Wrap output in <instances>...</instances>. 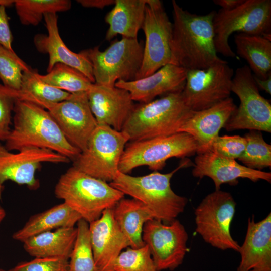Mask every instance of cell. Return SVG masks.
Here are the masks:
<instances>
[{
  "label": "cell",
  "instance_id": "1",
  "mask_svg": "<svg viewBox=\"0 0 271 271\" xmlns=\"http://www.w3.org/2000/svg\"><path fill=\"white\" fill-rule=\"evenodd\" d=\"M172 5L170 63L189 70L206 69L224 61L218 56L214 44L216 12L198 15L183 9L174 0Z\"/></svg>",
  "mask_w": 271,
  "mask_h": 271
},
{
  "label": "cell",
  "instance_id": "2",
  "mask_svg": "<svg viewBox=\"0 0 271 271\" xmlns=\"http://www.w3.org/2000/svg\"><path fill=\"white\" fill-rule=\"evenodd\" d=\"M12 123L13 128L5 141V146L10 151L48 149L72 161L80 153L67 140L50 113L35 103L17 99Z\"/></svg>",
  "mask_w": 271,
  "mask_h": 271
},
{
  "label": "cell",
  "instance_id": "3",
  "mask_svg": "<svg viewBox=\"0 0 271 271\" xmlns=\"http://www.w3.org/2000/svg\"><path fill=\"white\" fill-rule=\"evenodd\" d=\"M188 159L169 173L154 171L141 176H132L119 172L109 183L113 188L144 203L154 219L170 222L184 211L187 203L184 197L176 194L171 187V179L179 169L193 166Z\"/></svg>",
  "mask_w": 271,
  "mask_h": 271
},
{
  "label": "cell",
  "instance_id": "4",
  "mask_svg": "<svg viewBox=\"0 0 271 271\" xmlns=\"http://www.w3.org/2000/svg\"><path fill=\"white\" fill-rule=\"evenodd\" d=\"M54 194L90 223L113 208L124 194L107 182L69 168L58 179Z\"/></svg>",
  "mask_w": 271,
  "mask_h": 271
},
{
  "label": "cell",
  "instance_id": "5",
  "mask_svg": "<svg viewBox=\"0 0 271 271\" xmlns=\"http://www.w3.org/2000/svg\"><path fill=\"white\" fill-rule=\"evenodd\" d=\"M182 91L169 94L146 103L135 105L122 131L130 142L178 132L191 116Z\"/></svg>",
  "mask_w": 271,
  "mask_h": 271
},
{
  "label": "cell",
  "instance_id": "6",
  "mask_svg": "<svg viewBox=\"0 0 271 271\" xmlns=\"http://www.w3.org/2000/svg\"><path fill=\"white\" fill-rule=\"evenodd\" d=\"M213 24L217 53L235 58L229 44L233 33L260 35L271 41V1L245 0L234 9H220L215 12Z\"/></svg>",
  "mask_w": 271,
  "mask_h": 271
},
{
  "label": "cell",
  "instance_id": "7",
  "mask_svg": "<svg viewBox=\"0 0 271 271\" xmlns=\"http://www.w3.org/2000/svg\"><path fill=\"white\" fill-rule=\"evenodd\" d=\"M144 45L138 38L122 37L104 51L99 46L80 52L91 64L95 83L115 86L119 80L136 79L142 66Z\"/></svg>",
  "mask_w": 271,
  "mask_h": 271
},
{
  "label": "cell",
  "instance_id": "8",
  "mask_svg": "<svg viewBox=\"0 0 271 271\" xmlns=\"http://www.w3.org/2000/svg\"><path fill=\"white\" fill-rule=\"evenodd\" d=\"M198 145L185 132H177L138 141L126 145L119 165V172L128 174L134 169L147 166L154 171L162 170L173 157L184 158L197 153Z\"/></svg>",
  "mask_w": 271,
  "mask_h": 271
},
{
  "label": "cell",
  "instance_id": "9",
  "mask_svg": "<svg viewBox=\"0 0 271 271\" xmlns=\"http://www.w3.org/2000/svg\"><path fill=\"white\" fill-rule=\"evenodd\" d=\"M128 141L129 138L125 132L98 125L86 149L73 161V166L92 177L111 182L119 172V162Z\"/></svg>",
  "mask_w": 271,
  "mask_h": 271
},
{
  "label": "cell",
  "instance_id": "10",
  "mask_svg": "<svg viewBox=\"0 0 271 271\" xmlns=\"http://www.w3.org/2000/svg\"><path fill=\"white\" fill-rule=\"evenodd\" d=\"M231 92L239 98L236 107L224 128L271 132V104L261 95L248 65L238 68L232 79Z\"/></svg>",
  "mask_w": 271,
  "mask_h": 271
},
{
  "label": "cell",
  "instance_id": "11",
  "mask_svg": "<svg viewBox=\"0 0 271 271\" xmlns=\"http://www.w3.org/2000/svg\"><path fill=\"white\" fill-rule=\"evenodd\" d=\"M236 205L228 192L220 189L207 195L195 211L197 233L215 248L238 252L240 245L230 233Z\"/></svg>",
  "mask_w": 271,
  "mask_h": 271
},
{
  "label": "cell",
  "instance_id": "12",
  "mask_svg": "<svg viewBox=\"0 0 271 271\" xmlns=\"http://www.w3.org/2000/svg\"><path fill=\"white\" fill-rule=\"evenodd\" d=\"M234 74L225 60L206 69L187 70L182 91L187 106L200 111L230 97Z\"/></svg>",
  "mask_w": 271,
  "mask_h": 271
},
{
  "label": "cell",
  "instance_id": "13",
  "mask_svg": "<svg viewBox=\"0 0 271 271\" xmlns=\"http://www.w3.org/2000/svg\"><path fill=\"white\" fill-rule=\"evenodd\" d=\"M142 29L145 42L142 64L136 79L147 77L170 63L172 23L161 1L147 0Z\"/></svg>",
  "mask_w": 271,
  "mask_h": 271
},
{
  "label": "cell",
  "instance_id": "14",
  "mask_svg": "<svg viewBox=\"0 0 271 271\" xmlns=\"http://www.w3.org/2000/svg\"><path fill=\"white\" fill-rule=\"evenodd\" d=\"M188 238L184 226L176 219L168 223L149 220L142 233L157 271L173 270L182 263L188 251Z\"/></svg>",
  "mask_w": 271,
  "mask_h": 271
},
{
  "label": "cell",
  "instance_id": "15",
  "mask_svg": "<svg viewBox=\"0 0 271 271\" xmlns=\"http://www.w3.org/2000/svg\"><path fill=\"white\" fill-rule=\"evenodd\" d=\"M67 140L80 152L84 151L98 125L90 108L87 92L71 94L66 100L44 104Z\"/></svg>",
  "mask_w": 271,
  "mask_h": 271
},
{
  "label": "cell",
  "instance_id": "16",
  "mask_svg": "<svg viewBox=\"0 0 271 271\" xmlns=\"http://www.w3.org/2000/svg\"><path fill=\"white\" fill-rule=\"evenodd\" d=\"M69 161L66 157L48 149L29 148L13 153L0 145V187L6 181H11L36 190L40 186L36 173L42 163Z\"/></svg>",
  "mask_w": 271,
  "mask_h": 271
},
{
  "label": "cell",
  "instance_id": "17",
  "mask_svg": "<svg viewBox=\"0 0 271 271\" xmlns=\"http://www.w3.org/2000/svg\"><path fill=\"white\" fill-rule=\"evenodd\" d=\"M87 95L90 108L98 125L122 131L136 105L129 93L115 86L94 83Z\"/></svg>",
  "mask_w": 271,
  "mask_h": 271
},
{
  "label": "cell",
  "instance_id": "18",
  "mask_svg": "<svg viewBox=\"0 0 271 271\" xmlns=\"http://www.w3.org/2000/svg\"><path fill=\"white\" fill-rule=\"evenodd\" d=\"M192 171L194 177H208L213 181L215 190L223 184L237 185L238 179L246 178L253 182L260 180L271 182V173L252 169L239 164L235 160L219 156L210 151L196 154Z\"/></svg>",
  "mask_w": 271,
  "mask_h": 271
},
{
  "label": "cell",
  "instance_id": "19",
  "mask_svg": "<svg viewBox=\"0 0 271 271\" xmlns=\"http://www.w3.org/2000/svg\"><path fill=\"white\" fill-rule=\"evenodd\" d=\"M95 264L100 271H113V264L128 241L117 225L112 208L105 210L97 220L89 223Z\"/></svg>",
  "mask_w": 271,
  "mask_h": 271
},
{
  "label": "cell",
  "instance_id": "20",
  "mask_svg": "<svg viewBox=\"0 0 271 271\" xmlns=\"http://www.w3.org/2000/svg\"><path fill=\"white\" fill-rule=\"evenodd\" d=\"M187 70L168 64L152 74L132 81L119 80L115 86L127 91L133 101L146 103L157 96L183 91Z\"/></svg>",
  "mask_w": 271,
  "mask_h": 271
},
{
  "label": "cell",
  "instance_id": "21",
  "mask_svg": "<svg viewBox=\"0 0 271 271\" xmlns=\"http://www.w3.org/2000/svg\"><path fill=\"white\" fill-rule=\"evenodd\" d=\"M44 19L47 35H36L34 37V44L38 51L48 55L47 72H48L56 64L62 63L80 71L94 83L90 61L81 53H76L70 50L61 38L58 29L57 14H46Z\"/></svg>",
  "mask_w": 271,
  "mask_h": 271
},
{
  "label": "cell",
  "instance_id": "22",
  "mask_svg": "<svg viewBox=\"0 0 271 271\" xmlns=\"http://www.w3.org/2000/svg\"><path fill=\"white\" fill-rule=\"evenodd\" d=\"M237 271H271V213L256 222L248 218L244 241L238 251Z\"/></svg>",
  "mask_w": 271,
  "mask_h": 271
},
{
  "label": "cell",
  "instance_id": "23",
  "mask_svg": "<svg viewBox=\"0 0 271 271\" xmlns=\"http://www.w3.org/2000/svg\"><path fill=\"white\" fill-rule=\"evenodd\" d=\"M236 107L230 97L209 108L193 111L178 132L187 133L194 138L198 145L196 154L206 152Z\"/></svg>",
  "mask_w": 271,
  "mask_h": 271
},
{
  "label": "cell",
  "instance_id": "24",
  "mask_svg": "<svg viewBox=\"0 0 271 271\" xmlns=\"http://www.w3.org/2000/svg\"><path fill=\"white\" fill-rule=\"evenodd\" d=\"M147 0H115L114 7L105 17L109 25L105 39L110 41L117 35L137 38L142 29Z\"/></svg>",
  "mask_w": 271,
  "mask_h": 271
},
{
  "label": "cell",
  "instance_id": "25",
  "mask_svg": "<svg viewBox=\"0 0 271 271\" xmlns=\"http://www.w3.org/2000/svg\"><path fill=\"white\" fill-rule=\"evenodd\" d=\"M81 216L64 202L31 216L12 238L23 242L38 234L60 228L74 227Z\"/></svg>",
  "mask_w": 271,
  "mask_h": 271
},
{
  "label": "cell",
  "instance_id": "26",
  "mask_svg": "<svg viewBox=\"0 0 271 271\" xmlns=\"http://www.w3.org/2000/svg\"><path fill=\"white\" fill-rule=\"evenodd\" d=\"M76 235V227L60 228L38 234L22 243L25 251L35 258H69Z\"/></svg>",
  "mask_w": 271,
  "mask_h": 271
},
{
  "label": "cell",
  "instance_id": "27",
  "mask_svg": "<svg viewBox=\"0 0 271 271\" xmlns=\"http://www.w3.org/2000/svg\"><path fill=\"white\" fill-rule=\"evenodd\" d=\"M114 218L127 239L129 247L138 248L145 244L142 233L145 223L154 219L147 206L136 199H121L112 208Z\"/></svg>",
  "mask_w": 271,
  "mask_h": 271
},
{
  "label": "cell",
  "instance_id": "28",
  "mask_svg": "<svg viewBox=\"0 0 271 271\" xmlns=\"http://www.w3.org/2000/svg\"><path fill=\"white\" fill-rule=\"evenodd\" d=\"M237 54L248 64L253 75L266 79L271 75V41L260 35L237 33L234 36Z\"/></svg>",
  "mask_w": 271,
  "mask_h": 271
},
{
  "label": "cell",
  "instance_id": "29",
  "mask_svg": "<svg viewBox=\"0 0 271 271\" xmlns=\"http://www.w3.org/2000/svg\"><path fill=\"white\" fill-rule=\"evenodd\" d=\"M37 70L31 67L23 73L19 99L43 106L46 103H58L67 99L71 94L54 87L41 80Z\"/></svg>",
  "mask_w": 271,
  "mask_h": 271
},
{
  "label": "cell",
  "instance_id": "30",
  "mask_svg": "<svg viewBox=\"0 0 271 271\" xmlns=\"http://www.w3.org/2000/svg\"><path fill=\"white\" fill-rule=\"evenodd\" d=\"M45 83L70 94L86 92L93 83L78 70L62 63H57L45 75L39 74Z\"/></svg>",
  "mask_w": 271,
  "mask_h": 271
},
{
  "label": "cell",
  "instance_id": "31",
  "mask_svg": "<svg viewBox=\"0 0 271 271\" xmlns=\"http://www.w3.org/2000/svg\"><path fill=\"white\" fill-rule=\"evenodd\" d=\"M21 23L25 26H37L48 13L69 10V0H15L14 4Z\"/></svg>",
  "mask_w": 271,
  "mask_h": 271
},
{
  "label": "cell",
  "instance_id": "32",
  "mask_svg": "<svg viewBox=\"0 0 271 271\" xmlns=\"http://www.w3.org/2000/svg\"><path fill=\"white\" fill-rule=\"evenodd\" d=\"M76 225L77 235L69 258V271H100L94 258L89 223L81 219Z\"/></svg>",
  "mask_w": 271,
  "mask_h": 271
},
{
  "label": "cell",
  "instance_id": "33",
  "mask_svg": "<svg viewBox=\"0 0 271 271\" xmlns=\"http://www.w3.org/2000/svg\"><path fill=\"white\" fill-rule=\"evenodd\" d=\"M246 140L245 150L238 159L244 166L261 171L271 167V146L264 140L261 131L249 130L244 134Z\"/></svg>",
  "mask_w": 271,
  "mask_h": 271
},
{
  "label": "cell",
  "instance_id": "34",
  "mask_svg": "<svg viewBox=\"0 0 271 271\" xmlns=\"http://www.w3.org/2000/svg\"><path fill=\"white\" fill-rule=\"evenodd\" d=\"M31 68L15 53L0 45V79L3 84L20 91L23 73Z\"/></svg>",
  "mask_w": 271,
  "mask_h": 271
},
{
  "label": "cell",
  "instance_id": "35",
  "mask_svg": "<svg viewBox=\"0 0 271 271\" xmlns=\"http://www.w3.org/2000/svg\"><path fill=\"white\" fill-rule=\"evenodd\" d=\"M113 271H157L148 247H127L118 256Z\"/></svg>",
  "mask_w": 271,
  "mask_h": 271
},
{
  "label": "cell",
  "instance_id": "36",
  "mask_svg": "<svg viewBox=\"0 0 271 271\" xmlns=\"http://www.w3.org/2000/svg\"><path fill=\"white\" fill-rule=\"evenodd\" d=\"M20 98V91L0 83V141H5L10 133L15 103Z\"/></svg>",
  "mask_w": 271,
  "mask_h": 271
},
{
  "label": "cell",
  "instance_id": "37",
  "mask_svg": "<svg viewBox=\"0 0 271 271\" xmlns=\"http://www.w3.org/2000/svg\"><path fill=\"white\" fill-rule=\"evenodd\" d=\"M246 145V140L244 137L218 136L211 142L207 151L223 157L236 160L243 154Z\"/></svg>",
  "mask_w": 271,
  "mask_h": 271
},
{
  "label": "cell",
  "instance_id": "38",
  "mask_svg": "<svg viewBox=\"0 0 271 271\" xmlns=\"http://www.w3.org/2000/svg\"><path fill=\"white\" fill-rule=\"evenodd\" d=\"M8 271H69V258H35L30 261L21 262Z\"/></svg>",
  "mask_w": 271,
  "mask_h": 271
},
{
  "label": "cell",
  "instance_id": "39",
  "mask_svg": "<svg viewBox=\"0 0 271 271\" xmlns=\"http://www.w3.org/2000/svg\"><path fill=\"white\" fill-rule=\"evenodd\" d=\"M6 7L0 6V45L11 52H15L12 47L13 37L10 27Z\"/></svg>",
  "mask_w": 271,
  "mask_h": 271
},
{
  "label": "cell",
  "instance_id": "40",
  "mask_svg": "<svg viewBox=\"0 0 271 271\" xmlns=\"http://www.w3.org/2000/svg\"><path fill=\"white\" fill-rule=\"evenodd\" d=\"M115 0H78L77 3L85 8L103 9L113 5Z\"/></svg>",
  "mask_w": 271,
  "mask_h": 271
},
{
  "label": "cell",
  "instance_id": "41",
  "mask_svg": "<svg viewBox=\"0 0 271 271\" xmlns=\"http://www.w3.org/2000/svg\"><path fill=\"white\" fill-rule=\"evenodd\" d=\"M245 0H214L213 3L224 10H231L241 5Z\"/></svg>",
  "mask_w": 271,
  "mask_h": 271
},
{
  "label": "cell",
  "instance_id": "42",
  "mask_svg": "<svg viewBox=\"0 0 271 271\" xmlns=\"http://www.w3.org/2000/svg\"><path fill=\"white\" fill-rule=\"evenodd\" d=\"M254 79L258 89L271 94V75L266 79H260L254 75Z\"/></svg>",
  "mask_w": 271,
  "mask_h": 271
},
{
  "label": "cell",
  "instance_id": "43",
  "mask_svg": "<svg viewBox=\"0 0 271 271\" xmlns=\"http://www.w3.org/2000/svg\"><path fill=\"white\" fill-rule=\"evenodd\" d=\"M4 188V186L0 187V198L1 196L2 192L3 191V189ZM6 216V212L5 210V209L0 205V225L4 219L5 218Z\"/></svg>",
  "mask_w": 271,
  "mask_h": 271
},
{
  "label": "cell",
  "instance_id": "44",
  "mask_svg": "<svg viewBox=\"0 0 271 271\" xmlns=\"http://www.w3.org/2000/svg\"><path fill=\"white\" fill-rule=\"evenodd\" d=\"M14 3L15 0H0V6L9 7L13 5Z\"/></svg>",
  "mask_w": 271,
  "mask_h": 271
},
{
  "label": "cell",
  "instance_id": "45",
  "mask_svg": "<svg viewBox=\"0 0 271 271\" xmlns=\"http://www.w3.org/2000/svg\"><path fill=\"white\" fill-rule=\"evenodd\" d=\"M0 271H8V270H6L3 268H0Z\"/></svg>",
  "mask_w": 271,
  "mask_h": 271
}]
</instances>
